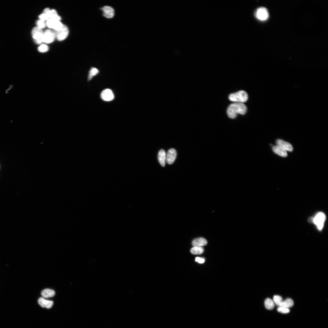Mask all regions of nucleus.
Wrapping results in <instances>:
<instances>
[{
    "label": "nucleus",
    "mask_w": 328,
    "mask_h": 328,
    "mask_svg": "<svg viewBox=\"0 0 328 328\" xmlns=\"http://www.w3.org/2000/svg\"><path fill=\"white\" fill-rule=\"evenodd\" d=\"M248 97L247 92L242 90L231 94L229 96V99L231 101L241 103L247 101Z\"/></svg>",
    "instance_id": "nucleus-2"
},
{
    "label": "nucleus",
    "mask_w": 328,
    "mask_h": 328,
    "mask_svg": "<svg viewBox=\"0 0 328 328\" xmlns=\"http://www.w3.org/2000/svg\"><path fill=\"white\" fill-rule=\"evenodd\" d=\"M313 218L311 217L308 219V221L310 223H313Z\"/></svg>",
    "instance_id": "nucleus-29"
},
{
    "label": "nucleus",
    "mask_w": 328,
    "mask_h": 328,
    "mask_svg": "<svg viewBox=\"0 0 328 328\" xmlns=\"http://www.w3.org/2000/svg\"><path fill=\"white\" fill-rule=\"evenodd\" d=\"M46 24V26L48 28L54 29L55 31H58L64 25L60 21L51 19L48 20Z\"/></svg>",
    "instance_id": "nucleus-7"
},
{
    "label": "nucleus",
    "mask_w": 328,
    "mask_h": 328,
    "mask_svg": "<svg viewBox=\"0 0 328 328\" xmlns=\"http://www.w3.org/2000/svg\"><path fill=\"white\" fill-rule=\"evenodd\" d=\"M38 50L41 53H44L47 52L49 50V48L46 44H42L38 48Z\"/></svg>",
    "instance_id": "nucleus-24"
},
{
    "label": "nucleus",
    "mask_w": 328,
    "mask_h": 328,
    "mask_svg": "<svg viewBox=\"0 0 328 328\" xmlns=\"http://www.w3.org/2000/svg\"><path fill=\"white\" fill-rule=\"evenodd\" d=\"M43 13L46 14L49 19L60 21L61 20V17L58 15L55 10H50L49 8H46L44 10Z\"/></svg>",
    "instance_id": "nucleus-9"
},
{
    "label": "nucleus",
    "mask_w": 328,
    "mask_h": 328,
    "mask_svg": "<svg viewBox=\"0 0 328 328\" xmlns=\"http://www.w3.org/2000/svg\"><path fill=\"white\" fill-rule=\"evenodd\" d=\"M166 153L163 149H161L159 151L158 155V159L160 165L163 167L165 166L166 160Z\"/></svg>",
    "instance_id": "nucleus-17"
},
{
    "label": "nucleus",
    "mask_w": 328,
    "mask_h": 328,
    "mask_svg": "<svg viewBox=\"0 0 328 328\" xmlns=\"http://www.w3.org/2000/svg\"><path fill=\"white\" fill-rule=\"evenodd\" d=\"M43 32L42 29L38 27H34L32 31V34L34 40L42 39Z\"/></svg>",
    "instance_id": "nucleus-13"
},
{
    "label": "nucleus",
    "mask_w": 328,
    "mask_h": 328,
    "mask_svg": "<svg viewBox=\"0 0 328 328\" xmlns=\"http://www.w3.org/2000/svg\"><path fill=\"white\" fill-rule=\"evenodd\" d=\"M55 292L54 290L48 289L43 290L41 293V295L45 298L53 297L55 295Z\"/></svg>",
    "instance_id": "nucleus-18"
},
{
    "label": "nucleus",
    "mask_w": 328,
    "mask_h": 328,
    "mask_svg": "<svg viewBox=\"0 0 328 328\" xmlns=\"http://www.w3.org/2000/svg\"><path fill=\"white\" fill-rule=\"evenodd\" d=\"M247 107L242 103H236L231 104L227 110L228 116L231 118H235L238 114L244 115L247 112Z\"/></svg>",
    "instance_id": "nucleus-1"
},
{
    "label": "nucleus",
    "mask_w": 328,
    "mask_h": 328,
    "mask_svg": "<svg viewBox=\"0 0 328 328\" xmlns=\"http://www.w3.org/2000/svg\"><path fill=\"white\" fill-rule=\"evenodd\" d=\"M195 260L196 262H198L200 264H203L205 262V259H204L199 257H197L196 258Z\"/></svg>",
    "instance_id": "nucleus-28"
},
{
    "label": "nucleus",
    "mask_w": 328,
    "mask_h": 328,
    "mask_svg": "<svg viewBox=\"0 0 328 328\" xmlns=\"http://www.w3.org/2000/svg\"><path fill=\"white\" fill-rule=\"evenodd\" d=\"M177 154L176 151L174 148L168 150L166 155V160L169 165H171L174 162Z\"/></svg>",
    "instance_id": "nucleus-11"
},
{
    "label": "nucleus",
    "mask_w": 328,
    "mask_h": 328,
    "mask_svg": "<svg viewBox=\"0 0 328 328\" xmlns=\"http://www.w3.org/2000/svg\"><path fill=\"white\" fill-rule=\"evenodd\" d=\"M36 25L37 27L42 29L46 27V24L45 21L39 20L36 22Z\"/></svg>",
    "instance_id": "nucleus-25"
},
{
    "label": "nucleus",
    "mask_w": 328,
    "mask_h": 328,
    "mask_svg": "<svg viewBox=\"0 0 328 328\" xmlns=\"http://www.w3.org/2000/svg\"><path fill=\"white\" fill-rule=\"evenodd\" d=\"M326 219V216L325 214L322 212H319L313 218V223L317 226L319 230H321L323 227Z\"/></svg>",
    "instance_id": "nucleus-3"
},
{
    "label": "nucleus",
    "mask_w": 328,
    "mask_h": 328,
    "mask_svg": "<svg viewBox=\"0 0 328 328\" xmlns=\"http://www.w3.org/2000/svg\"><path fill=\"white\" fill-rule=\"evenodd\" d=\"M99 73L98 69L95 68H92L89 71L88 76V81H90L95 76Z\"/></svg>",
    "instance_id": "nucleus-20"
},
{
    "label": "nucleus",
    "mask_w": 328,
    "mask_h": 328,
    "mask_svg": "<svg viewBox=\"0 0 328 328\" xmlns=\"http://www.w3.org/2000/svg\"><path fill=\"white\" fill-rule=\"evenodd\" d=\"M256 17L261 21H265L269 17V14L267 10L265 7H260L256 11Z\"/></svg>",
    "instance_id": "nucleus-6"
},
{
    "label": "nucleus",
    "mask_w": 328,
    "mask_h": 328,
    "mask_svg": "<svg viewBox=\"0 0 328 328\" xmlns=\"http://www.w3.org/2000/svg\"><path fill=\"white\" fill-rule=\"evenodd\" d=\"M294 302L291 299H287L285 301H282L280 304L279 307H282L289 308L293 306L294 305Z\"/></svg>",
    "instance_id": "nucleus-19"
},
{
    "label": "nucleus",
    "mask_w": 328,
    "mask_h": 328,
    "mask_svg": "<svg viewBox=\"0 0 328 328\" xmlns=\"http://www.w3.org/2000/svg\"><path fill=\"white\" fill-rule=\"evenodd\" d=\"M38 303L42 308H46L47 309L50 308L53 306L54 303L53 301L46 300L43 297H41L39 299Z\"/></svg>",
    "instance_id": "nucleus-14"
},
{
    "label": "nucleus",
    "mask_w": 328,
    "mask_h": 328,
    "mask_svg": "<svg viewBox=\"0 0 328 328\" xmlns=\"http://www.w3.org/2000/svg\"><path fill=\"white\" fill-rule=\"evenodd\" d=\"M204 250L202 247H195L191 248V252L194 255H200L203 252Z\"/></svg>",
    "instance_id": "nucleus-21"
},
{
    "label": "nucleus",
    "mask_w": 328,
    "mask_h": 328,
    "mask_svg": "<svg viewBox=\"0 0 328 328\" xmlns=\"http://www.w3.org/2000/svg\"><path fill=\"white\" fill-rule=\"evenodd\" d=\"M39 18L40 20L44 21L46 20L47 21L49 19V18L47 15L44 13L41 14L39 16Z\"/></svg>",
    "instance_id": "nucleus-27"
},
{
    "label": "nucleus",
    "mask_w": 328,
    "mask_h": 328,
    "mask_svg": "<svg viewBox=\"0 0 328 328\" xmlns=\"http://www.w3.org/2000/svg\"><path fill=\"white\" fill-rule=\"evenodd\" d=\"M265 306L266 308L269 310H272L275 307V304L273 301L269 298L265 300Z\"/></svg>",
    "instance_id": "nucleus-22"
},
{
    "label": "nucleus",
    "mask_w": 328,
    "mask_h": 328,
    "mask_svg": "<svg viewBox=\"0 0 328 328\" xmlns=\"http://www.w3.org/2000/svg\"><path fill=\"white\" fill-rule=\"evenodd\" d=\"M278 311L282 314H287L290 311L289 308L282 307H279L278 309Z\"/></svg>",
    "instance_id": "nucleus-26"
},
{
    "label": "nucleus",
    "mask_w": 328,
    "mask_h": 328,
    "mask_svg": "<svg viewBox=\"0 0 328 328\" xmlns=\"http://www.w3.org/2000/svg\"><path fill=\"white\" fill-rule=\"evenodd\" d=\"M282 297L279 295H275L273 298V301L276 305L280 306L282 302Z\"/></svg>",
    "instance_id": "nucleus-23"
},
{
    "label": "nucleus",
    "mask_w": 328,
    "mask_h": 328,
    "mask_svg": "<svg viewBox=\"0 0 328 328\" xmlns=\"http://www.w3.org/2000/svg\"><path fill=\"white\" fill-rule=\"evenodd\" d=\"M276 143L278 146L284 149L286 151L292 152L293 151V148L292 144L284 140L278 139Z\"/></svg>",
    "instance_id": "nucleus-12"
},
{
    "label": "nucleus",
    "mask_w": 328,
    "mask_h": 328,
    "mask_svg": "<svg viewBox=\"0 0 328 328\" xmlns=\"http://www.w3.org/2000/svg\"><path fill=\"white\" fill-rule=\"evenodd\" d=\"M101 97L104 101H110L114 99V96L113 92L110 89H107L102 92Z\"/></svg>",
    "instance_id": "nucleus-8"
},
{
    "label": "nucleus",
    "mask_w": 328,
    "mask_h": 328,
    "mask_svg": "<svg viewBox=\"0 0 328 328\" xmlns=\"http://www.w3.org/2000/svg\"><path fill=\"white\" fill-rule=\"evenodd\" d=\"M207 243V240L203 238H199L193 240L192 245L194 247H202L206 245Z\"/></svg>",
    "instance_id": "nucleus-15"
},
{
    "label": "nucleus",
    "mask_w": 328,
    "mask_h": 328,
    "mask_svg": "<svg viewBox=\"0 0 328 328\" xmlns=\"http://www.w3.org/2000/svg\"><path fill=\"white\" fill-rule=\"evenodd\" d=\"M273 150L274 153L282 157H286L287 156L286 151L278 146H273Z\"/></svg>",
    "instance_id": "nucleus-16"
},
{
    "label": "nucleus",
    "mask_w": 328,
    "mask_h": 328,
    "mask_svg": "<svg viewBox=\"0 0 328 328\" xmlns=\"http://www.w3.org/2000/svg\"><path fill=\"white\" fill-rule=\"evenodd\" d=\"M102 10L103 12V16L104 17L109 19L112 18L114 17V10L113 7L105 6L102 7Z\"/></svg>",
    "instance_id": "nucleus-10"
},
{
    "label": "nucleus",
    "mask_w": 328,
    "mask_h": 328,
    "mask_svg": "<svg viewBox=\"0 0 328 328\" xmlns=\"http://www.w3.org/2000/svg\"><path fill=\"white\" fill-rule=\"evenodd\" d=\"M56 38L59 41H62L67 37L69 30L67 27L64 25L58 31H55Z\"/></svg>",
    "instance_id": "nucleus-5"
},
{
    "label": "nucleus",
    "mask_w": 328,
    "mask_h": 328,
    "mask_svg": "<svg viewBox=\"0 0 328 328\" xmlns=\"http://www.w3.org/2000/svg\"><path fill=\"white\" fill-rule=\"evenodd\" d=\"M55 38V32L48 29L43 32L41 39L43 42L50 43L53 42Z\"/></svg>",
    "instance_id": "nucleus-4"
}]
</instances>
